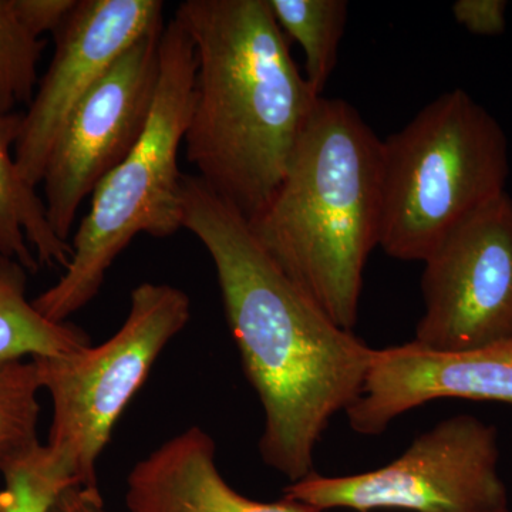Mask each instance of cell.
<instances>
[{"mask_svg": "<svg viewBox=\"0 0 512 512\" xmlns=\"http://www.w3.org/2000/svg\"><path fill=\"white\" fill-rule=\"evenodd\" d=\"M77 0H13L16 13L30 33L42 39L55 35L76 6Z\"/></svg>", "mask_w": 512, "mask_h": 512, "instance_id": "ffe728a7", "label": "cell"}, {"mask_svg": "<svg viewBox=\"0 0 512 512\" xmlns=\"http://www.w3.org/2000/svg\"><path fill=\"white\" fill-rule=\"evenodd\" d=\"M46 42L30 33L13 0H0V114L30 104L39 86V62Z\"/></svg>", "mask_w": 512, "mask_h": 512, "instance_id": "e0dca14e", "label": "cell"}, {"mask_svg": "<svg viewBox=\"0 0 512 512\" xmlns=\"http://www.w3.org/2000/svg\"><path fill=\"white\" fill-rule=\"evenodd\" d=\"M498 464L497 427L456 414L424 431L386 466L340 477L315 471L286 485L284 495L322 512H505L508 491Z\"/></svg>", "mask_w": 512, "mask_h": 512, "instance_id": "52a82bcc", "label": "cell"}, {"mask_svg": "<svg viewBox=\"0 0 512 512\" xmlns=\"http://www.w3.org/2000/svg\"><path fill=\"white\" fill-rule=\"evenodd\" d=\"M0 474V512H49L57 497L74 485L46 444L13 461Z\"/></svg>", "mask_w": 512, "mask_h": 512, "instance_id": "ac0fdd59", "label": "cell"}, {"mask_svg": "<svg viewBox=\"0 0 512 512\" xmlns=\"http://www.w3.org/2000/svg\"><path fill=\"white\" fill-rule=\"evenodd\" d=\"M439 399L512 406V336L457 352L423 348L413 340L373 349L362 393L346 416L355 433L379 436L403 414Z\"/></svg>", "mask_w": 512, "mask_h": 512, "instance_id": "8fae6325", "label": "cell"}, {"mask_svg": "<svg viewBox=\"0 0 512 512\" xmlns=\"http://www.w3.org/2000/svg\"><path fill=\"white\" fill-rule=\"evenodd\" d=\"M164 26L126 50L80 101L56 141L40 185L47 218L64 242H70L84 200L146 130L160 79Z\"/></svg>", "mask_w": 512, "mask_h": 512, "instance_id": "9c48e42d", "label": "cell"}, {"mask_svg": "<svg viewBox=\"0 0 512 512\" xmlns=\"http://www.w3.org/2000/svg\"><path fill=\"white\" fill-rule=\"evenodd\" d=\"M184 229L207 249L242 367L264 410L259 456L291 483L315 473L330 420L359 399L373 348L336 325L256 242L248 222L184 174Z\"/></svg>", "mask_w": 512, "mask_h": 512, "instance_id": "6da1fadb", "label": "cell"}, {"mask_svg": "<svg viewBox=\"0 0 512 512\" xmlns=\"http://www.w3.org/2000/svg\"><path fill=\"white\" fill-rule=\"evenodd\" d=\"M276 23L302 47L305 77L322 96L345 35L349 3L346 0H269Z\"/></svg>", "mask_w": 512, "mask_h": 512, "instance_id": "9a60e30c", "label": "cell"}, {"mask_svg": "<svg viewBox=\"0 0 512 512\" xmlns=\"http://www.w3.org/2000/svg\"><path fill=\"white\" fill-rule=\"evenodd\" d=\"M380 215L382 140L348 101L322 96L274 197L247 222L293 284L353 330Z\"/></svg>", "mask_w": 512, "mask_h": 512, "instance_id": "3957f363", "label": "cell"}, {"mask_svg": "<svg viewBox=\"0 0 512 512\" xmlns=\"http://www.w3.org/2000/svg\"><path fill=\"white\" fill-rule=\"evenodd\" d=\"M23 113L0 114V255L16 259L30 274L40 266L66 269L72 244L57 237L39 188L20 174L15 158Z\"/></svg>", "mask_w": 512, "mask_h": 512, "instance_id": "4fadbf2b", "label": "cell"}, {"mask_svg": "<svg viewBox=\"0 0 512 512\" xmlns=\"http://www.w3.org/2000/svg\"><path fill=\"white\" fill-rule=\"evenodd\" d=\"M195 53L174 18L164 26L160 79L143 136L92 194L59 281L33 299L53 322H67L96 298L107 272L140 234L168 238L184 229L180 158L194 94Z\"/></svg>", "mask_w": 512, "mask_h": 512, "instance_id": "277c9868", "label": "cell"}, {"mask_svg": "<svg viewBox=\"0 0 512 512\" xmlns=\"http://www.w3.org/2000/svg\"><path fill=\"white\" fill-rule=\"evenodd\" d=\"M423 264L424 313L414 343L457 352L512 336V198L507 192L461 222Z\"/></svg>", "mask_w": 512, "mask_h": 512, "instance_id": "ba28073f", "label": "cell"}, {"mask_svg": "<svg viewBox=\"0 0 512 512\" xmlns=\"http://www.w3.org/2000/svg\"><path fill=\"white\" fill-rule=\"evenodd\" d=\"M190 319L191 299L183 289L143 282L130 293L123 325L106 342L33 359L52 400L46 446L74 485L99 488L97 463L117 421Z\"/></svg>", "mask_w": 512, "mask_h": 512, "instance_id": "8992f818", "label": "cell"}, {"mask_svg": "<svg viewBox=\"0 0 512 512\" xmlns=\"http://www.w3.org/2000/svg\"><path fill=\"white\" fill-rule=\"evenodd\" d=\"M505 0H457L451 10L458 25L477 36H498L507 28Z\"/></svg>", "mask_w": 512, "mask_h": 512, "instance_id": "d6986e66", "label": "cell"}, {"mask_svg": "<svg viewBox=\"0 0 512 512\" xmlns=\"http://www.w3.org/2000/svg\"><path fill=\"white\" fill-rule=\"evenodd\" d=\"M510 174L501 124L463 89L443 93L382 140L379 248L424 262L488 202Z\"/></svg>", "mask_w": 512, "mask_h": 512, "instance_id": "5b68a950", "label": "cell"}, {"mask_svg": "<svg viewBox=\"0 0 512 512\" xmlns=\"http://www.w3.org/2000/svg\"><path fill=\"white\" fill-rule=\"evenodd\" d=\"M30 272L16 259L0 255V362L59 356L93 345L86 330L72 322H53L28 298Z\"/></svg>", "mask_w": 512, "mask_h": 512, "instance_id": "5bb4252c", "label": "cell"}, {"mask_svg": "<svg viewBox=\"0 0 512 512\" xmlns=\"http://www.w3.org/2000/svg\"><path fill=\"white\" fill-rule=\"evenodd\" d=\"M124 501L128 512H322L285 495L264 503L238 493L218 468L217 444L198 426L131 468Z\"/></svg>", "mask_w": 512, "mask_h": 512, "instance_id": "7c38bea8", "label": "cell"}, {"mask_svg": "<svg viewBox=\"0 0 512 512\" xmlns=\"http://www.w3.org/2000/svg\"><path fill=\"white\" fill-rule=\"evenodd\" d=\"M40 392L33 359L0 362V473L42 444L37 436Z\"/></svg>", "mask_w": 512, "mask_h": 512, "instance_id": "2e32d148", "label": "cell"}, {"mask_svg": "<svg viewBox=\"0 0 512 512\" xmlns=\"http://www.w3.org/2000/svg\"><path fill=\"white\" fill-rule=\"evenodd\" d=\"M49 512H111L104 505L99 488H66L57 497Z\"/></svg>", "mask_w": 512, "mask_h": 512, "instance_id": "44dd1931", "label": "cell"}, {"mask_svg": "<svg viewBox=\"0 0 512 512\" xmlns=\"http://www.w3.org/2000/svg\"><path fill=\"white\" fill-rule=\"evenodd\" d=\"M505 512H511V511H505Z\"/></svg>", "mask_w": 512, "mask_h": 512, "instance_id": "7402d4cb", "label": "cell"}, {"mask_svg": "<svg viewBox=\"0 0 512 512\" xmlns=\"http://www.w3.org/2000/svg\"><path fill=\"white\" fill-rule=\"evenodd\" d=\"M161 0H77L56 49L23 113L15 146L22 177L39 188L67 120L137 40L164 26Z\"/></svg>", "mask_w": 512, "mask_h": 512, "instance_id": "30bf717a", "label": "cell"}, {"mask_svg": "<svg viewBox=\"0 0 512 512\" xmlns=\"http://www.w3.org/2000/svg\"><path fill=\"white\" fill-rule=\"evenodd\" d=\"M174 19L195 53L185 158L247 221L274 197L320 99L269 0H185Z\"/></svg>", "mask_w": 512, "mask_h": 512, "instance_id": "7a4b0ae2", "label": "cell"}]
</instances>
